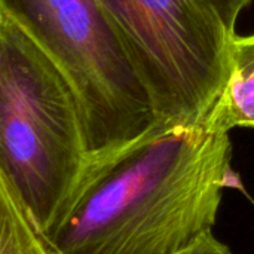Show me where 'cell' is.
<instances>
[{
	"label": "cell",
	"instance_id": "cell-1",
	"mask_svg": "<svg viewBox=\"0 0 254 254\" xmlns=\"http://www.w3.org/2000/svg\"><path fill=\"white\" fill-rule=\"evenodd\" d=\"M234 179L231 131L214 106L89 165L43 241L51 254H174L211 232Z\"/></svg>",
	"mask_w": 254,
	"mask_h": 254
},
{
	"label": "cell",
	"instance_id": "cell-2",
	"mask_svg": "<svg viewBox=\"0 0 254 254\" xmlns=\"http://www.w3.org/2000/svg\"><path fill=\"white\" fill-rule=\"evenodd\" d=\"M89 159L76 95L54 63L0 19V179L37 232L54 226Z\"/></svg>",
	"mask_w": 254,
	"mask_h": 254
},
{
	"label": "cell",
	"instance_id": "cell-3",
	"mask_svg": "<svg viewBox=\"0 0 254 254\" xmlns=\"http://www.w3.org/2000/svg\"><path fill=\"white\" fill-rule=\"evenodd\" d=\"M0 10L73 89L89 165L161 128L150 94L100 0H0Z\"/></svg>",
	"mask_w": 254,
	"mask_h": 254
},
{
	"label": "cell",
	"instance_id": "cell-4",
	"mask_svg": "<svg viewBox=\"0 0 254 254\" xmlns=\"http://www.w3.org/2000/svg\"><path fill=\"white\" fill-rule=\"evenodd\" d=\"M161 128L202 121L231 76V34L202 0H100Z\"/></svg>",
	"mask_w": 254,
	"mask_h": 254
},
{
	"label": "cell",
	"instance_id": "cell-5",
	"mask_svg": "<svg viewBox=\"0 0 254 254\" xmlns=\"http://www.w3.org/2000/svg\"><path fill=\"white\" fill-rule=\"evenodd\" d=\"M222 125L254 128V34H235L231 42V76L216 104Z\"/></svg>",
	"mask_w": 254,
	"mask_h": 254
},
{
	"label": "cell",
	"instance_id": "cell-6",
	"mask_svg": "<svg viewBox=\"0 0 254 254\" xmlns=\"http://www.w3.org/2000/svg\"><path fill=\"white\" fill-rule=\"evenodd\" d=\"M0 254H51L22 205L1 179Z\"/></svg>",
	"mask_w": 254,
	"mask_h": 254
},
{
	"label": "cell",
	"instance_id": "cell-7",
	"mask_svg": "<svg viewBox=\"0 0 254 254\" xmlns=\"http://www.w3.org/2000/svg\"><path fill=\"white\" fill-rule=\"evenodd\" d=\"M202 1L214 10V13L219 16V19L223 22V25L231 34H237L235 33L237 21L241 12L252 3V0H202Z\"/></svg>",
	"mask_w": 254,
	"mask_h": 254
},
{
	"label": "cell",
	"instance_id": "cell-8",
	"mask_svg": "<svg viewBox=\"0 0 254 254\" xmlns=\"http://www.w3.org/2000/svg\"><path fill=\"white\" fill-rule=\"evenodd\" d=\"M174 254H232V252L222 241H219L213 232H207L189 247Z\"/></svg>",
	"mask_w": 254,
	"mask_h": 254
}]
</instances>
